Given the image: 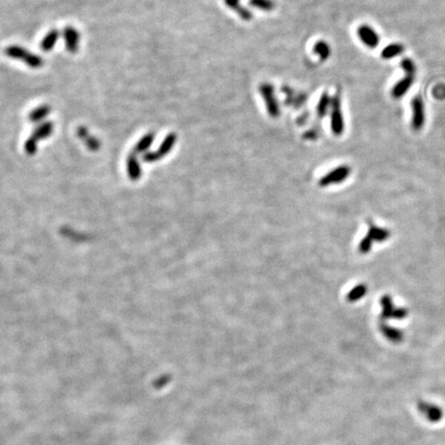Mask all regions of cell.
Segmentation results:
<instances>
[{
  "mask_svg": "<svg viewBox=\"0 0 445 445\" xmlns=\"http://www.w3.org/2000/svg\"><path fill=\"white\" fill-rule=\"evenodd\" d=\"M4 54L7 57L20 60L26 63L28 66L31 68H40L43 65V60L40 56H37L33 53H30L28 50L22 48L20 45H9L4 50Z\"/></svg>",
  "mask_w": 445,
  "mask_h": 445,
  "instance_id": "obj_1",
  "label": "cell"
},
{
  "mask_svg": "<svg viewBox=\"0 0 445 445\" xmlns=\"http://www.w3.org/2000/svg\"><path fill=\"white\" fill-rule=\"evenodd\" d=\"M331 129L333 133L339 136L344 131V119H343L342 108H341V96L340 92L332 98L331 104Z\"/></svg>",
  "mask_w": 445,
  "mask_h": 445,
  "instance_id": "obj_2",
  "label": "cell"
},
{
  "mask_svg": "<svg viewBox=\"0 0 445 445\" xmlns=\"http://www.w3.org/2000/svg\"><path fill=\"white\" fill-rule=\"evenodd\" d=\"M259 90H260V94H261L265 104H266L268 114L270 115V117L273 119L280 117L281 110H280V105H278V102L276 100L274 87L271 85V83L264 82L261 86H260Z\"/></svg>",
  "mask_w": 445,
  "mask_h": 445,
  "instance_id": "obj_3",
  "label": "cell"
},
{
  "mask_svg": "<svg viewBox=\"0 0 445 445\" xmlns=\"http://www.w3.org/2000/svg\"><path fill=\"white\" fill-rule=\"evenodd\" d=\"M176 139H178V137H176L175 133H169L163 139V142L160 144L159 148H158V151L145 153L142 157V160L144 162H156L162 159L163 157L168 155L171 152L173 146L175 145Z\"/></svg>",
  "mask_w": 445,
  "mask_h": 445,
  "instance_id": "obj_4",
  "label": "cell"
},
{
  "mask_svg": "<svg viewBox=\"0 0 445 445\" xmlns=\"http://www.w3.org/2000/svg\"><path fill=\"white\" fill-rule=\"evenodd\" d=\"M416 407L417 410H419V412L425 419L432 424H437L441 422L444 416L442 408L436 404L425 401H419L416 404Z\"/></svg>",
  "mask_w": 445,
  "mask_h": 445,
  "instance_id": "obj_5",
  "label": "cell"
},
{
  "mask_svg": "<svg viewBox=\"0 0 445 445\" xmlns=\"http://www.w3.org/2000/svg\"><path fill=\"white\" fill-rule=\"evenodd\" d=\"M411 127L414 131H420L423 129L425 122V103L421 96H415L411 101Z\"/></svg>",
  "mask_w": 445,
  "mask_h": 445,
  "instance_id": "obj_6",
  "label": "cell"
},
{
  "mask_svg": "<svg viewBox=\"0 0 445 445\" xmlns=\"http://www.w3.org/2000/svg\"><path fill=\"white\" fill-rule=\"evenodd\" d=\"M350 174V168L346 165H342L337 167V168L333 169L329 173L324 176L320 181V185L322 187H326V185L333 184V183H340L344 180H346Z\"/></svg>",
  "mask_w": 445,
  "mask_h": 445,
  "instance_id": "obj_7",
  "label": "cell"
},
{
  "mask_svg": "<svg viewBox=\"0 0 445 445\" xmlns=\"http://www.w3.org/2000/svg\"><path fill=\"white\" fill-rule=\"evenodd\" d=\"M358 36L361 40V41L370 49L377 48V45L379 44V41H380V39H379L377 32L373 29L372 27L367 24L361 25L358 28Z\"/></svg>",
  "mask_w": 445,
  "mask_h": 445,
  "instance_id": "obj_8",
  "label": "cell"
},
{
  "mask_svg": "<svg viewBox=\"0 0 445 445\" xmlns=\"http://www.w3.org/2000/svg\"><path fill=\"white\" fill-rule=\"evenodd\" d=\"M63 37L65 41V46L69 53H77L80 45V33L79 31L71 26H67L63 30Z\"/></svg>",
  "mask_w": 445,
  "mask_h": 445,
  "instance_id": "obj_9",
  "label": "cell"
},
{
  "mask_svg": "<svg viewBox=\"0 0 445 445\" xmlns=\"http://www.w3.org/2000/svg\"><path fill=\"white\" fill-rule=\"evenodd\" d=\"M414 78L415 76H411V74H406V76L399 81L396 85L392 89V96L395 99H399L403 97L406 93L409 91L411 86L414 82Z\"/></svg>",
  "mask_w": 445,
  "mask_h": 445,
  "instance_id": "obj_10",
  "label": "cell"
},
{
  "mask_svg": "<svg viewBox=\"0 0 445 445\" xmlns=\"http://www.w3.org/2000/svg\"><path fill=\"white\" fill-rule=\"evenodd\" d=\"M77 132H78V136L80 137L81 141L88 147V150H90L92 152H96L99 150L100 142L95 136L90 134L89 130L86 127H82V126L79 127Z\"/></svg>",
  "mask_w": 445,
  "mask_h": 445,
  "instance_id": "obj_11",
  "label": "cell"
},
{
  "mask_svg": "<svg viewBox=\"0 0 445 445\" xmlns=\"http://www.w3.org/2000/svg\"><path fill=\"white\" fill-rule=\"evenodd\" d=\"M127 172L132 181H137L142 178V166L139 164L137 157L134 154L129 155L127 159Z\"/></svg>",
  "mask_w": 445,
  "mask_h": 445,
  "instance_id": "obj_12",
  "label": "cell"
},
{
  "mask_svg": "<svg viewBox=\"0 0 445 445\" xmlns=\"http://www.w3.org/2000/svg\"><path fill=\"white\" fill-rule=\"evenodd\" d=\"M54 131V125L52 122H43L40 125H37L36 128L33 130L31 137H33L35 141H43V139L48 138L52 135Z\"/></svg>",
  "mask_w": 445,
  "mask_h": 445,
  "instance_id": "obj_13",
  "label": "cell"
},
{
  "mask_svg": "<svg viewBox=\"0 0 445 445\" xmlns=\"http://www.w3.org/2000/svg\"><path fill=\"white\" fill-rule=\"evenodd\" d=\"M59 37H60V32L57 29H53V30L49 31L48 34L43 37L40 42V49L45 53L51 52L54 49L55 44L57 43Z\"/></svg>",
  "mask_w": 445,
  "mask_h": 445,
  "instance_id": "obj_14",
  "label": "cell"
},
{
  "mask_svg": "<svg viewBox=\"0 0 445 445\" xmlns=\"http://www.w3.org/2000/svg\"><path fill=\"white\" fill-rule=\"evenodd\" d=\"M155 141V133L151 132L145 134L143 137L139 139V142L135 144L134 146V155L137 154H143L145 153L148 148H150Z\"/></svg>",
  "mask_w": 445,
  "mask_h": 445,
  "instance_id": "obj_15",
  "label": "cell"
},
{
  "mask_svg": "<svg viewBox=\"0 0 445 445\" xmlns=\"http://www.w3.org/2000/svg\"><path fill=\"white\" fill-rule=\"evenodd\" d=\"M239 1H240V0H225V3H226V5L228 7H230L231 9H233V11H235L239 15V17L243 19V20H244V21L252 20L253 14L250 13L248 9L244 8L243 6H241Z\"/></svg>",
  "mask_w": 445,
  "mask_h": 445,
  "instance_id": "obj_16",
  "label": "cell"
},
{
  "mask_svg": "<svg viewBox=\"0 0 445 445\" xmlns=\"http://www.w3.org/2000/svg\"><path fill=\"white\" fill-rule=\"evenodd\" d=\"M331 104H332L331 97L329 96V94H328L327 92H324L323 94L321 95V97H320L319 103H318V108H317L318 116H319L320 119H323V118H324V117L327 116L329 109L331 108Z\"/></svg>",
  "mask_w": 445,
  "mask_h": 445,
  "instance_id": "obj_17",
  "label": "cell"
},
{
  "mask_svg": "<svg viewBox=\"0 0 445 445\" xmlns=\"http://www.w3.org/2000/svg\"><path fill=\"white\" fill-rule=\"evenodd\" d=\"M51 111H52L51 106L45 105V104L40 105L39 107H36L35 109L31 110L28 118H29V121L31 123H37V122H40V121H42L46 116L51 114Z\"/></svg>",
  "mask_w": 445,
  "mask_h": 445,
  "instance_id": "obj_18",
  "label": "cell"
},
{
  "mask_svg": "<svg viewBox=\"0 0 445 445\" xmlns=\"http://www.w3.org/2000/svg\"><path fill=\"white\" fill-rule=\"evenodd\" d=\"M404 50H405V48L400 43L388 44L382 51V57L385 60L392 59V58L396 57V56L401 55L404 52Z\"/></svg>",
  "mask_w": 445,
  "mask_h": 445,
  "instance_id": "obj_19",
  "label": "cell"
},
{
  "mask_svg": "<svg viewBox=\"0 0 445 445\" xmlns=\"http://www.w3.org/2000/svg\"><path fill=\"white\" fill-rule=\"evenodd\" d=\"M313 53L317 54L322 61H326L331 56V48L324 40H319L313 45Z\"/></svg>",
  "mask_w": 445,
  "mask_h": 445,
  "instance_id": "obj_20",
  "label": "cell"
},
{
  "mask_svg": "<svg viewBox=\"0 0 445 445\" xmlns=\"http://www.w3.org/2000/svg\"><path fill=\"white\" fill-rule=\"evenodd\" d=\"M372 240L376 241H384L389 237V231L385 229L378 228L372 224H369V231L368 234Z\"/></svg>",
  "mask_w": 445,
  "mask_h": 445,
  "instance_id": "obj_21",
  "label": "cell"
},
{
  "mask_svg": "<svg viewBox=\"0 0 445 445\" xmlns=\"http://www.w3.org/2000/svg\"><path fill=\"white\" fill-rule=\"evenodd\" d=\"M380 329H382V332L384 335L393 342H400L403 337V333L401 331H399L398 329L388 327L386 324H382L380 326Z\"/></svg>",
  "mask_w": 445,
  "mask_h": 445,
  "instance_id": "obj_22",
  "label": "cell"
},
{
  "mask_svg": "<svg viewBox=\"0 0 445 445\" xmlns=\"http://www.w3.org/2000/svg\"><path fill=\"white\" fill-rule=\"evenodd\" d=\"M380 302H382V305H383V313H382V317H380V319H382V321L391 319L393 311H394V306H393L391 297L384 296Z\"/></svg>",
  "mask_w": 445,
  "mask_h": 445,
  "instance_id": "obj_23",
  "label": "cell"
},
{
  "mask_svg": "<svg viewBox=\"0 0 445 445\" xmlns=\"http://www.w3.org/2000/svg\"><path fill=\"white\" fill-rule=\"evenodd\" d=\"M366 293H367V286L365 284H359L348 293L347 300L349 302L358 301L361 298H363Z\"/></svg>",
  "mask_w": 445,
  "mask_h": 445,
  "instance_id": "obj_24",
  "label": "cell"
},
{
  "mask_svg": "<svg viewBox=\"0 0 445 445\" xmlns=\"http://www.w3.org/2000/svg\"><path fill=\"white\" fill-rule=\"evenodd\" d=\"M249 5L264 12H271L275 7L273 0H249Z\"/></svg>",
  "mask_w": 445,
  "mask_h": 445,
  "instance_id": "obj_25",
  "label": "cell"
},
{
  "mask_svg": "<svg viewBox=\"0 0 445 445\" xmlns=\"http://www.w3.org/2000/svg\"><path fill=\"white\" fill-rule=\"evenodd\" d=\"M401 68L405 72V74H411V76H415L416 72V66L414 62L410 58H404L401 61Z\"/></svg>",
  "mask_w": 445,
  "mask_h": 445,
  "instance_id": "obj_26",
  "label": "cell"
},
{
  "mask_svg": "<svg viewBox=\"0 0 445 445\" xmlns=\"http://www.w3.org/2000/svg\"><path fill=\"white\" fill-rule=\"evenodd\" d=\"M24 150H25V153L27 155H29V156H32L34 155L36 152H37V141H35V139L33 137H29L27 139V141L25 142V144H24Z\"/></svg>",
  "mask_w": 445,
  "mask_h": 445,
  "instance_id": "obj_27",
  "label": "cell"
},
{
  "mask_svg": "<svg viewBox=\"0 0 445 445\" xmlns=\"http://www.w3.org/2000/svg\"><path fill=\"white\" fill-rule=\"evenodd\" d=\"M372 243H373L372 238H371L369 235H367V236L360 243V245H359L360 253H362V254H367V253L369 252V250L371 249V246H372Z\"/></svg>",
  "mask_w": 445,
  "mask_h": 445,
  "instance_id": "obj_28",
  "label": "cell"
},
{
  "mask_svg": "<svg viewBox=\"0 0 445 445\" xmlns=\"http://www.w3.org/2000/svg\"><path fill=\"white\" fill-rule=\"evenodd\" d=\"M407 310L405 308H398V309H394L393 311V314H392V318L394 319H398V320H400V319H404L407 317Z\"/></svg>",
  "mask_w": 445,
  "mask_h": 445,
  "instance_id": "obj_29",
  "label": "cell"
}]
</instances>
